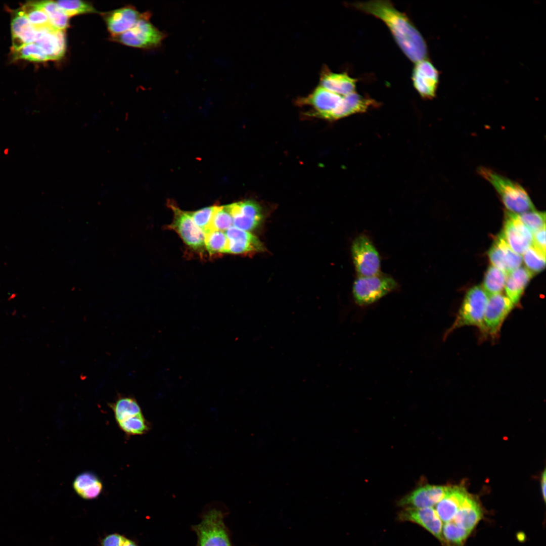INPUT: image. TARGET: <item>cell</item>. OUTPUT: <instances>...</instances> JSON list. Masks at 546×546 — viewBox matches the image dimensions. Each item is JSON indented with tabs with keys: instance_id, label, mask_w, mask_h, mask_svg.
<instances>
[{
	"instance_id": "6da1fadb",
	"label": "cell",
	"mask_w": 546,
	"mask_h": 546,
	"mask_svg": "<svg viewBox=\"0 0 546 546\" xmlns=\"http://www.w3.org/2000/svg\"><path fill=\"white\" fill-rule=\"evenodd\" d=\"M353 7L382 20L405 56L417 63L427 58L428 51L423 37L407 16L397 10L389 1L357 2Z\"/></svg>"
},
{
	"instance_id": "7a4b0ae2",
	"label": "cell",
	"mask_w": 546,
	"mask_h": 546,
	"mask_svg": "<svg viewBox=\"0 0 546 546\" xmlns=\"http://www.w3.org/2000/svg\"><path fill=\"white\" fill-rule=\"evenodd\" d=\"M478 172L492 185L508 211L520 214L535 209L528 193L518 183L488 167H480Z\"/></svg>"
},
{
	"instance_id": "3957f363",
	"label": "cell",
	"mask_w": 546,
	"mask_h": 546,
	"mask_svg": "<svg viewBox=\"0 0 546 546\" xmlns=\"http://www.w3.org/2000/svg\"><path fill=\"white\" fill-rule=\"evenodd\" d=\"M298 105L310 108L307 115L328 120L344 117L343 96L332 93L320 85L306 97L296 101Z\"/></svg>"
},
{
	"instance_id": "277c9868",
	"label": "cell",
	"mask_w": 546,
	"mask_h": 546,
	"mask_svg": "<svg viewBox=\"0 0 546 546\" xmlns=\"http://www.w3.org/2000/svg\"><path fill=\"white\" fill-rule=\"evenodd\" d=\"M397 282L391 277L377 275L358 276L352 286V295L355 303L360 306L373 304L395 290Z\"/></svg>"
},
{
	"instance_id": "5b68a950",
	"label": "cell",
	"mask_w": 546,
	"mask_h": 546,
	"mask_svg": "<svg viewBox=\"0 0 546 546\" xmlns=\"http://www.w3.org/2000/svg\"><path fill=\"white\" fill-rule=\"evenodd\" d=\"M109 405L119 427L126 434L142 435L149 430V425L133 397L119 396Z\"/></svg>"
},
{
	"instance_id": "8992f818",
	"label": "cell",
	"mask_w": 546,
	"mask_h": 546,
	"mask_svg": "<svg viewBox=\"0 0 546 546\" xmlns=\"http://www.w3.org/2000/svg\"><path fill=\"white\" fill-rule=\"evenodd\" d=\"M488 297L480 286L471 288L467 292L457 318L447 333L466 326L477 327L483 332L484 315Z\"/></svg>"
},
{
	"instance_id": "52a82bcc",
	"label": "cell",
	"mask_w": 546,
	"mask_h": 546,
	"mask_svg": "<svg viewBox=\"0 0 546 546\" xmlns=\"http://www.w3.org/2000/svg\"><path fill=\"white\" fill-rule=\"evenodd\" d=\"M150 17L149 13H145L132 27L113 37V39L122 44L138 48L151 49L159 46L166 34L150 22Z\"/></svg>"
},
{
	"instance_id": "ba28073f",
	"label": "cell",
	"mask_w": 546,
	"mask_h": 546,
	"mask_svg": "<svg viewBox=\"0 0 546 546\" xmlns=\"http://www.w3.org/2000/svg\"><path fill=\"white\" fill-rule=\"evenodd\" d=\"M351 252L358 276H372L380 274V255L367 235L361 234L356 237L352 243Z\"/></svg>"
},
{
	"instance_id": "9c48e42d",
	"label": "cell",
	"mask_w": 546,
	"mask_h": 546,
	"mask_svg": "<svg viewBox=\"0 0 546 546\" xmlns=\"http://www.w3.org/2000/svg\"><path fill=\"white\" fill-rule=\"evenodd\" d=\"M199 546H231L221 512L212 510L194 526Z\"/></svg>"
},
{
	"instance_id": "30bf717a",
	"label": "cell",
	"mask_w": 546,
	"mask_h": 546,
	"mask_svg": "<svg viewBox=\"0 0 546 546\" xmlns=\"http://www.w3.org/2000/svg\"><path fill=\"white\" fill-rule=\"evenodd\" d=\"M169 206L173 212V219L168 226L174 230L183 241L194 250H200L205 247V234L194 222L188 212L180 209L173 203Z\"/></svg>"
},
{
	"instance_id": "8fae6325",
	"label": "cell",
	"mask_w": 546,
	"mask_h": 546,
	"mask_svg": "<svg viewBox=\"0 0 546 546\" xmlns=\"http://www.w3.org/2000/svg\"><path fill=\"white\" fill-rule=\"evenodd\" d=\"M501 234L510 248L518 254H523L532 245V233L522 222L517 213L506 212Z\"/></svg>"
},
{
	"instance_id": "7c38bea8",
	"label": "cell",
	"mask_w": 546,
	"mask_h": 546,
	"mask_svg": "<svg viewBox=\"0 0 546 546\" xmlns=\"http://www.w3.org/2000/svg\"><path fill=\"white\" fill-rule=\"evenodd\" d=\"M514 307L506 295L499 293L489 296L484 315L483 332L491 336L496 335Z\"/></svg>"
},
{
	"instance_id": "4fadbf2b",
	"label": "cell",
	"mask_w": 546,
	"mask_h": 546,
	"mask_svg": "<svg viewBox=\"0 0 546 546\" xmlns=\"http://www.w3.org/2000/svg\"><path fill=\"white\" fill-rule=\"evenodd\" d=\"M413 85L420 96L425 99L435 96L439 81V73L427 59L416 63L412 73Z\"/></svg>"
},
{
	"instance_id": "5bb4252c",
	"label": "cell",
	"mask_w": 546,
	"mask_h": 546,
	"mask_svg": "<svg viewBox=\"0 0 546 546\" xmlns=\"http://www.w3.org/2000/svg\"><path fill=\"white\" fill-rule=\"evenodd\" d=\"M233 217V226L245 231H250L260 224L263 213L259 205L252 200H245L229 204Z\"/></svg>"
},
{
	"instance_id": "9a60e30c",
	"label": "cell",
	"mask_w": 546,
	"mask_h": 546,
	"mask_svg": "<svg viewBox=\"0 0 546 546\" xmlns=\"http://www.w3.org/2000/svg\"><path fill=\"white\" fill-rule=\"evenodd\" d=\"M488 255L492 265L509 274L520 267L522 256L510 248L502 234H499L489 249Z\"/></svg>"
},
{
	"instance_id": "2e32d148",
	"label": "cell",
	"mask_w": 546,
	"mask_h": 546,
	"mask_svg": "<svg viewBox=\"0 0 546 546\" xmlns=\"http://www.w3.org/2000/svg\"><path fill=\"white\" fill-rule=\"evenodd\" d=\"M401 521L416 523L433 534L443 544L442 522L432 507L405 508L399 514Z\"/></svg>"
},
{
	"instance_id": "e0dca14e",
	"label": "cell",
	"mask_w": 546,
	"mask_h": 546,
	"mask_svg": "<svg viewBox=\"0 0 546 546\" xmlns=\"http://www.w3.org/2000/svg\"><path fill=\"white\" fill-rule=\"evenodd\" d=\"M447 488L431 485L420 487L401 499L398 505L405 508L432 507L445 496Z\"/></svg>"
},
{
	"instance_id": "ac0fdd59",
	"label": "cell",
	"mask_w": 546,
	"mask_h": 546,
	"mask_svg": "<svg viewBox=\"0 0 546 546\" xmlns=\"http://www.w3.org/2000/svg\"><path fill=\"white\" fill-rule=\"evenodd\" d=\"M35 41L45 53L49 60H57L64 55L66 39L64 31L55 28L36 30Z\"/></svg>"
},
{
	"instance_id": "d6986e66",
	"label": "cell",
	"mask_w": 546,
	"mask_h": 546,
	"mask_svg": "<svg viewBox=\"0 0 546 546\" xmlns=\"http://www.w3.org/2000/svg\"><path fill=\"white\" fill-rule=\"evenodd\" d=\"M144 14L129 6L105 14L104 18L109 31L114 37L132 27Z\"/></svg>"
},
{
	"instance_id": "ffe728a7",
	"label": "cell",
	"mask_w": 546,
	"mask_h": 546,
	"mask_svg": "<svg viewBox=\"0 0 546 546\" xmlns=\"http://www.w3.org/2000/svg\"><path fill=\"white\" fill-rule=\"evenodd\" d=\"M224 233L228 240L225 253L240 254L263 250L262 243L249 232L232 226Z\"/></svg>"
},
{
	"instance_id": "44dd1931",
	"label": "cell",
	"mask_w": 546,
	"mask_h": 546,
	"mask_svg": "<svg viewBox=\"0 0 546 546\" xmlns=\"http://www.w3.org/2000/svg\"><path fill=\"white\" fill-rule=\"evenodd\" d=\"M356 82V79L347 73H334L325 66L321 72L319 85L335 94L346 96L355 92Z\"/></svg>"
},
{
	"instance_id": "7402d4cb",
	"label": "cell",
	"mask_w": 546,
	"mask_h": 546,
	"mask_svg": "<svg viewBox=\"0 0 546 546\" xmlns=\"http://www.w3.org/2000/svg\"><path fill=\"white\" fill-rule=\"evenodd\" d=\"M11 30L13 50L35 41L37 31L29 22L22 8L17 10L13 15Z\"/></svg>"
},
{
	"instance_id": "603a6c76",
	"label": "cell",
	"mask_w": 546,
	"mask_h": 546,
	"mask_svg": "<svg viewBox=\"0 0 546 546\" xmlns=\"http://www.w3.org/2000/svg\"><path fill=\"white\" fill-rule=\"evenodd\" d=\"M468 494L461 486L448 487L445 496L436 504L435 510L442 522L452 520Z\"/></svg>"
},
{
	"instance_id": "cb8c5ba5",
	"label": "cell",
	"mask_w": 546,
	"mask_h": 546,
	"mask_svg": "<svg viewBox=\"0 0 546 546\" xmlns=\"http://www.w3.org/2000/svg\"><path fill=\"white\" fill-rule=\"evenodd\" d=\"M482 510L477 501L468 494L452 521L471 532L482 518Z\"/></svg>"
},
{
	"instance_id": "d4e9b609",
	"label": "cell",
	"mask_w": 546,
	"mask_h": 546,
	"mask_svg": "<svg viewBox=\"0 0 546 546\" xmlns=\"http://www.w3.org/2000/svg\"><path fill=\"white\" fill-rule=\"evenodd\" d=\"M533 275L526 267L520 266L508 274L505 286L506 296L517 305Z\"/></svg>"
},
{
	"instance_id": "484cf974",
	"label": "cell",
	"mask_w": 546,
	"mask_h": 546,
	"mask_svg": "<svg viewBox=\"0 0 546 546\" xmlns=\"http://www.w3.org/2000/svg\"><path fill=\"white\" fill-rule=\"evenodd\" d=\"M72 485L75 492L84 499L97 498L103 490L101 480L95 474L90 472H84L77 475Z\"/></svg>"
},
{
	"instance_id": "4316f807",
	"label": "cell",
	"mask_w": 546,
	"mask_h": 546,
	"mask_svg": "<svg viewBox=\"0 0 546 546\" xmlns=\"http://www.w3.org/2000/svg\"><path fill=\"white\" fill-rule=\"evenodd\" d=\"M508 274L493 265L487 268L482 288L488 296L502 293L504 290Z\"/></svg>"
},
{
	"instance_id": "83f0119b",
	"label": "cell",
	"mask_w": 546,
	"mask_h": 546,
	"mask_svg": "<svg viewBox=\"0 0 546 546\" xmlns=\"http://www.w3.org/2000/svg\"><path fill=\"white\" fill-rule=\"evenodd\" d=\"M47 15L52 25L56 29L64 31L69 26L68 17L56 2L43 1L37 2Z\"/></svg>"
},
{
	"instance_id": "f1b7e54d",
	"label": "cell",
	"mask_w": 546,
	"mask_h": 546,
	"mask_svg": "<svg viewBox=\"0 0 546 546\" xmlns=\"http://www.w3.org/2000/svg\"><path fill=\"white\" fill-rule=\"evenodd\" d=\"M29 22L36 30L54 28L44 11L36 2L25 4L22 8Z\"/></svg>"
},
{
	"instance_id": "f546056e",
	"label": "cell",
	"mask_w": 546,
	"mask_h": 546,
	"mask_svg": "<svg viewBox=\"0 0 546 546\" xmlns=\"http://www.w3.org/2000/svg\"><path fill=\"white\" fill-rule=\"evenodd\" d=\"M470 533L457 525L452 521L445 523L442 526V529L443 544L448 546L449 543L456 546H461Z\"/></svg>"
},
{
	"instance_id": "4dcf8cb0",
	"label": "cell",
	"mask_w": 546,
	"mask_h": 546,
	"mask_svg": "<svg viewBox=\"0 0 546 546\" xmlns=\"http://www.w3.org/2000/svg\"><path fill=\"white\" fill-rule=\"evenodd\" d=\"M228 242L224 232L211 230L205 233V247L210 255L225 253Z\"/></svg>"
},
{
	"instance_id": "1f68e13d",
	"label": "cell",
	"mask_w": 546,
	"mask_h": 546,
	"mask_svg": "<svg viewBox=\"0 0 546 546\" xmlns=\"http://www.w3.org/2000/svg\"><path fill=\"white\" fill-rule=\"evenodd\" d=\"M56 2L68 17L79 14L97 12L92 4L82 1L62 0L56 1Z\"/></svg>"
},
{
	"instance_id": "d6a6232c",
	"label": "cell",
	"mask_w": 546,
	"mask_h": 546,
	"mask_svg": "<svg viewBox=\"0 0 546 546\" xmlns=\"http://www.w3.org/2000/svg\"><path fill=\"white\" fill-rule=\"evenodd\" d=\"M526 268L533 275L541 271L545 266V256L531 246L522 254Z\"/></svg>"
},
{
	"instance_id": "836d02e7",
	"label": "cell",
	"mask_w": 546,
	"mask_h": 546,
	"mask_svg": "<svg viewBox=\"0 0 546 546\" xmlns=\"http://www.w3.org/2000/svg\"><path fill=\"white\" fill-rule=\"evenodd\" d=\"M13 53L15 59H22L35 62L49 60L45 53L34 42L25 44L17 50H13Z\"/></svg>"
},
{
	"instance_id": "e575fe53",
	"label": "cell",
	"mask_w": 546,
	"mask_h": 546,
	"mask_svg": "<svg viewBox=\"0 0 546 546\" xmlns=\"http://www.w3.org/2000/svg\"><path fill=\"white\" fill-rule=\"evenodd\" d=\"M232 226H233V217L229 205L217 206L211 221L210 231L216 230L225 232Z\"/></svg>"
},
{
	"instance_id": "d590c367",
	"label": "cell",
	"mask_w": 546,
	"mask_h": 546,
	"mask_svg": "<svg viewBox=\"0 0 546 546\" xmlns=\"http://www.w3.org/2000/svg\"><path fill=\"white\" fill-rule=\"evenodd\" d=\"M520 219L532 234L545 226V212L535 209L518 214Z\"/></svg>"
},
{
	"instance_id": "8d00e7d4",
	"label": "cell",
	"mask_w": 546,
	"mask_h": 546,
	"mask_svg": "<svg viewBox=\"0 0 546 546\" xmlns=\"http://www.w3.org/2000/svg\"><path fill=\"white\" fill-rule=\"evenodd\" d=\"M217 206L205 207L196 211L188 212L195 223L205 233L210 231L211 221Z\"/></svg>"
},
{
	"instance_id": "74e56055",
	"label": "cell",
	"mask_w": 546,
	"mask_h": 546,
	"mask_svg": "<svg viewBox=\"0 0 546 546\" xmlns=\"http://www.w3.org/2000/svg\"><path fill=\"white\" fill-rule=\"evenodd\" d=\"M532 246L545 256V226L534 233Z\"/></svg>"
},
{
	"instance_id": "f35d334b",
	"label": "cell",
	"mask_w": 546,
	"mask_h": 546,
	"mask_svg": "<svg viewBox=\"0 0 546 546\" xmlns=\"http://www.w3.org/2000/svg\"><path fill=\"white\" fill-rule=\"evenodd\" d=\"M126 537L117 533L107 535L101 542V546H122Z\"/></svg>"
},
{
	"instance_id": "ab89813d",
	"label": "cell",
	"mask_w": 546,
	"mask_h": 546,
	"mask_svg": "<svg viewBox=\"0 0 546 546\" xmlns=\"http://www.w3.org/2000/svg\"><path fill=\"white\" fill-rule=\"evenodd\" d=\"M545 475H546L545 470H544L543 471V473H542V476H541V493H542V497H543V498L544 499V501H545V486H546V483H545V482H546V476Z\"/></svg>"
},
{
	"instance_id": "60d3db41",
	"label": "cell",
	"mask_w": 546,
	"mask_h": 546,
	"mask_svg": "<svg viewBox=\"0 0 546 546\" xmlns=\"http://www.w3.org/2000/svg\"><path fill=\"white\" fill-rule=\"evenodd\" d=\"M122 546H138L137 544L130 539L126 538Z\"/></svg>"
}]
</instances>
